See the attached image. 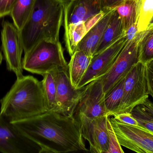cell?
I'll list each match as a JSON object with an SVG mask.
<instances>
[{"label":"cell","mask_w":153,"mask_h":153,"mask_svg":"<svg viewBox=\"0 0 153 153\" xmlns=\"http://www.w3.org/2000/svg\"><path fill=\"white\" fill-rule=\"evenodd\" d=\"M135 23L138 32L147 30L153 19V0H135Z\"/></svg>","instance_id":"cell-18"},{"label":"cell","mask_w":153,"mask_h":153,"mask_svg":"<svg viewBox=\"0 0 153 153\" xmlns=\"http://www.w3.org/2000/svg\"><path fill=\"white\" fill-rule=\"evenodd\" d=\"M153 60V29L147 32L140 42L138 50V62L146 65Z\"/></svg>","instance_id":"cell-23"},{"label":"cell","mask_w":153,"mask_h":153,"mask_svg":"<svg viewBox=\"0 0 153 153\" xmlns=\"http://www.w3.org/2000/svg\"><path fill=\"white\" fill-rule=\"evenodd\" d=\"M125 78L105 96V107L110 117L114 116L117 112L123 97Z\"/></svg>","instance_id":"cell-21"},{"label":"cell","mask_w":153,"mask_h":153,"mask_svg":"<svg viewBox=\"0 0 153 153\" xmlns=\"http://www.w3.org/2000/svg\"><path fill=\"white\" fill-rule=\"evenodd\" d=\"M64 6L60 0H36L32 12L20 31L24 53L43 40H60Z\"/></svg>","instance_id":"cell-3"},{"label":"cell","mask_w":153,"mask_h":153,"mask_svg":"<svg viewBox=\"0 0 153 153\" xmlns=\"http://www.w3.org/2000/svg\"><path fill=\"white\" fill-rule=\"evenodd\" d=\"M110 120L121 146L139 153H153V134L140 126L122 124L113 117Z\"/></svg>","instance_id":"cell-8"},{"label":"cell","mask_w":153,"mask_h":153,"mask_svg":"<svg viewBox=\"0 0 153 153\" xmlns=\"http://www.w3.org/2000/svg\"><path fill=\"white\" fill-rule=\"evenodd\" d=\"M126 32L124 31L121 19L114 9L94 55L100 53L112 45Z\"/></svg>","instance_id":"cell-17"},{"label":"cell","mask_w":153,"mask_h":153,"mask_svg":"<svg viewBox=\"0 0 153 153\" xmlns=\"http://www.w3.org/2000/svg\"><path fill=\"white\" fill-rule=\"evenodd\" d=\"M36 0H16L10 15L13 24L20 31L29 18Z\"/></svg>","instance_id":"cell-19"},{"label":"cell","mask_w":153,"mask_h":153,"mask_svg":"<svg viewBox=\"0 0 153 153\" xmlns=\"http://www.w3.org/2000/svg\"><path fill=\"white\" fill-rule=\"evenodd\" d=\"M0 152L38 153V150L19 128L0 114Z\"/></svg>","instance_id":"cell-13"},{"label":"cell","mask_w":153,"mask_h":153,"mask_svg":"<svg viewBox=\"0 0 153 153\" xmlns=\"http://www.w3.org/2000/svg\"><path fill=\"white\" fill-rule=\"evenodd\" d=\"M102 7L104 11H109L113 10L115 7L122 3L127 1L135 0H100Z\"/></svg>","instance_id":"cell-29"},{"label":"cell","mask_w":153,"mask_h":153,"mask_svg":"<svg viewBox=\"0 0 153 153\" xmlns=\"http://www.w3.org/2000/svg\"><path fill=\"white\" fill-rule=\"evenodd\" d=\"M11 122L34 143L39 153L88 152L74 116L47 111Z\"/></svg>","instance_id":"cell-1"},{"label":"cell","mask_w":153,"mask_h":153,"mask_svg":"<svg viewBox=\"0 0 153 153\" xmlns=\"http://www.w3.org/2000/svg\"><path fill=\"white\" fill-rule=\"evenodd\" d=\"M42 82L48 111H53L56 105V71L43 75Z\"/></svg>","instance_id":"cell-20"},{"label":"cell","mask_w":153,"mask_h":153,"mask_svg":"<svg viewBox=\"0 0 153 153\" xmlns=\"http://www.w3.org/2000/svg\"><path fill=\"white\" fill-rule=\"evenodd\" d=\"M131 113L139 126L153 134V116L142 105L135 107Z\"/></svg>","instance_id":"cell-24"},{"label":"cell","mask_w":153,"mask_h":153,"mask_svg":"<svg viewBox=\"0 0 153 153\" xmlns=\"http://www.w3.org/2000/svg\"><path fill=\"white\" fill-rule=\"evenodd\" d=\"M93 57L82 50H76L71 56L68 72L71 83L75 89L86 73Z\"/></svg>","instance_id":"cell-16"},{"label":"cell","mask_w":153,"mask_h":153,"mask_svg":"<svg viewBox=\"0 0 153 153\" xmlns=\"http://www.w3.org/2000/svg\"><path fill=\"white\" fill-rule=\"evenodd\" d=\"M16 0H0V18L10 15Z\"/></svg>","instance_id":"cell-28"},{"label":"cell","mask_w":153,"mask_h":153,"mask_svg":"<svg viewBox=\"0 0 153 153\" xmlns=\"http://www.w3.org/2000/svg\"><path fill=\"white\" fill-rule=\"evenodd\" d=\"M0 102V114L11 122L48 111L42 82L31 75L17 78Z\"/></svg>","instance_id":"cell-2"},{"label":"cell","mask_w":153,"mask_h":153,"mask_svg":"<svg viewBox=\"0 0 153 153\" xmlns=\"http://www.w3.org/2000/svg\"><path fill=\"white\" fill-rule=\"evenodd\" d=\"M3 60V56L2 55L1 53L0 52V64L1 63L2 61Z\"/></svg>","instance_id":"cell-33"},{"label":"cell","mask_w":153,"mask_h":153,"mask_svg":"<svg viewBox=\"0 0 153 153\" xmlns=\"http://www.w3.org/2000/svg\"><path fill=\"white\" fill-rule=\"evenodd\" d=\"M113 118L122 124L130 125L137 126H138V122L136 119L132 116V113L128 112L117 113L113 116Z\"/></svg>","instance_id":"cell-26"},{"label":"cell","mask_w":153,"mask_h":153,"mask_svg":"<svg viewBox=\"0 0 153 153\" xmlns=\"http://www.w3.org/2000/svg\"><path fill=\"white\" fill-rule=\"evenodd\" d=\"M22 66L23 70L42 76L50 72L68 68L60 40H43L38 42L25 53Z\"/></svg>","instance_id":"cell-4"},{"label":"cell","mask_w":153,"mask_h":153,"mask_svg":"<svg viewBox=\"0 0 153 153\" xmlns=\"http://www.w3.org/2000/svg\"><path fill=\"white\" fill-rule=\"evenodd\" d=\"M107 127L108 135L109 147L107 153H124L116 135V133L112 128L110 120V117L107 119Z\"/></svg>","instance_id":"cell-25"},{"label":"cell","mask_w":153,"mask_h":153,"mask_svg":"<svg viewBox=\"0 0 153 153\" xmlns=\"http://www.w3.org/2000/svg\"><path fill=\"white\" fill-rule=\"evenodd\" d=\"M74 116L79 121L83 138L89 143L90 152L107 153L109 147L107 119L110 116H104L92 119L82 113Z\"/></svg>","instance_id":"cell-12"},{"label":"cell","mask_w":153,"mask_h":153,"mask_svg":"<svg viewBox=\"0 0 153 153\" xmlns=\"http://www.w3.org/2000/svg\"><path fill=\"white\" fill-rule=\"evenodd\" d=\"M56 105L53 111L74 116L85 91V86L75 89L71 83L68 68L56 71Z\"/></svg>","instance_id":"cell-11"},{"label":"cell","mask_w":153,"mask_h":153,"mask_svg":"<svg viewBox=\"0 0 153 153\" xmlns=\"http://www.w3.org/2000/svg\"><path fill=\"white\" fill-rule=\"evenodd\" d=\"M62 3L63 5L67 3L70 0H60Z\"/></svg>","instance_id":"cell-32"},{"label":"cell","mask_w":153,"mask_h":153,"mask_svg":"<svg viewBox=\"0 0 153 153\" xmlns=\"http://www.w3.org/2000/svg\"><path fill=\"white\" fill-rule=\"evenodd\" d=\"M127 41L126 32L112 45L94 55L86 73L76 89H81L106 75L110 70Z\"/></svg>","instance_id":"cell-9"},{"label":"cell","mask_w":153,"mask_h":153,"mask_svg":"<svg viewBox=\"0 0 153 153\" xmlns=\"http://www.w3.org/2000/svg\"><path fill=\"white\" fill-rule=\"evenodd\" d=\"M63 6L64 30L81 22L96 23L110 11L103 10L100 0H70Z\"/></svg>","instance_id":"cell-10"},{"label":"cell","mask_w":153,"mask_h":153,"mask_svg":"<svg viewBox=\"0 0 153 153\" xmlns=\"http://www.w3.org/2000/svg\"><path fill=\"white\" fill-rule=\"evenodd\" d=\"M135 1H127L114 9L121 19L125 31L135 22Z\"/></svg>","instance_id":"cell-22"},{"label":"cell","mask_w":153,"mask_h":153,"mask_svg":"<svg viewBox=\"0 0 153 153\" xmlns=\"http://www.w3.org/2000/svg\"><path fill=\"white\" fill-rule=\"evenodd\" d=\"M149 95L146 64L138 62L125 77L123 97L116 114L131 113L137 106L143 104Z\"/></svg>","instance_id":"cell-6"},{"label":"cell","mask_w":153,"mask_h":153,"mask_svg":"<svg viewBox=\"0 0 153 153\" xmlns=\"http://www.w3.org/2000/svg\"><path fill=\"white\" fill-rule=\"evenodd\" d=\"M146 73L148 92L153 99V60L146 65Z\"/></svg>","instance_id":"cell-27"},{"label":"cell","mask_w":153,"mask_h":153,"mask_svg":"<svg viewBox=\"0 0 153 153\" xmlns=\"http://www.w3.org/2000/svg\"><path fill=\"white\" fill-rule=\"evenodd\" d=\"M1 48L7 68L16 75L17 78L23 76L22 52L24 51L20 31L13 23L4 21L1 31Z\"/></svg>","instance_id":"cell-7"},{"label":"cell","mask_w":153,"mask_h":153,"mask_svg":"<svg viewBox=\"0 0 153 153\" xmlns=\"http://www.w3.org/2000/svg\"><path fill=\"white\" fill-rule=\"evenodd\" d=\"M138 33L137 26L135 22L134 24H132L126 31V36L128 41L133 40Z\"/></svg>","instance_id":"cell-30"},{"label":"cell","mask_w":153,"mask_h":153,"mask_svg":"<svg viewBox=\"0 0 153 153\" xmlns=\"http://www.w3.org/2000/svg\"><path fill=\"white\" fill-rule=\"evenodd\" d=\"M114 10L110 11L88 31L78 43L75 51L82 50L92 56L94 55Z\"/></svg>","instance_id":"cell-15"},{"label":"cell","mask_w":153,"mask_h":153,"mask_svg":"<svg viewBox=\"0 0 153 153\" xmlns=\"http://www.w3.org/2000/svg\"><path fill=\"white\" fill-rule=\"evenodd\" d=\"M105 98L100 79L91 82L85 86L84 93L77 106L75 115L82 113L92 119L109 116L105 107Z\"/></svg>","instance_id":"cell-14"},{"label":"cell","mask_w":153,"mask_h":153,"mask_svg":"<svg viewBox=\"0 0 153 153\" xmlns=\"http://www.w3.org/2000/svg\"><path fill=\"white\" fill-rule=\"evenodd\" d=\"M143 107L153 116V103L151 101L147 100L143 104H142Z\"/></svg>","instance_id":"cell-31"},{"label":"cell","mask_w":153,"mask_h":153,"mask_svg":"<svg viewBox=\"0 0 153 153\" xmlns=\"http://www.w3.org/2000/svg\"><path fill=\"white\" fill-rule=\"evenodd\" d=\"M147 31L138 32L133 40L128 41L110 70L100 78L105 96L126 77L133 66L138 63L139 45Z\"/></svg>","instance_id":"cell-5"}]
</instances>
